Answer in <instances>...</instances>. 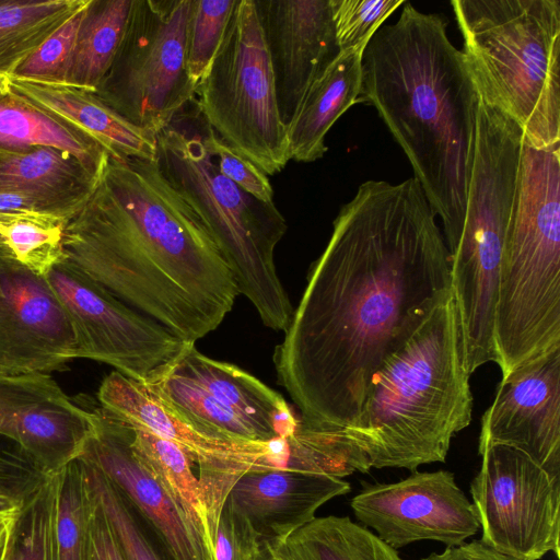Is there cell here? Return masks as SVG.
Listing matches in <instances>:
<instances>
[{
    "label": "cell",
    "instance_id": "1",
    "mask_svg": "<svg viewBox=\"0 0 560 560\" xmlns=\"http://www.w3.org/2000/svg\"><path fill=\"white\" fill-rule=\"evenodd\" d=\"M419 182L362 183L313 262L277 378L303 420L342 430L400 338L452 293L450 256Z\"/></svg>",
    "mask_w": 560,
    "mask_h": 560
},
{
    "label": "cell",
    "instance_id": "2",
    "mask_svg": "<svg viewBox=\"0 0 560 560\" xmlns=\"http://www.w3.org/2000/svg\"><path fill=\"white\" fill-rule=\"evenodd\" d=\"M360 101L406 153L452 246L466 211L478 92L443 14L405 2L395 23L376 30L362 52Z\"/></svg>",
    "mask_w": 560,
    "mask_h": 560
},
{
    "label": "cell",
    "instance_id": "3",
    "mask_svg": "<svg viewBox=\"0 0 560 560\" xmlns=\"http://www.w3.org/2000/svg\"><path fill=\"white\" fill-rule=\"evenodd\" d=\"M469 376L451 293L384 359L345 435L370 469L443 463L452 439L471 421Z\"/></svg>",
    "mask_w": 560,
    "mask_h": 560
},
{
    "label": "cell",
    "instance_id": "4",
    "mask_svg": "<svg viewBox=\"0 0 560 560\" xmlns=\"http://www.w3.org/2000/svg\"><path fill=\"white\" fill-rule=\"evenodd\" d=\"M208 122L196 96L156 133L163 177L200 218L262 324L285 330L293 307L279 279L275 249L287 222L275 202L245 192L218 168L207 142Z\"/></svg>",
    "mask_w": 560,
    "mask_h": 560
},
{
    "label": "cell",
    "instance_id": "5",
    "mask_svg": "<svg viewBox=\"0 0 560 560\" xmlns=\"http://www.w3.org/2000/svg\"><path fill=\"white\" fill-rule=\"evenodd\" d=\"M493 338L502 377L560 349V148L522 140Z\"/></svg>",
    "mask_w": 560,
    "mask_h": 560
},
{
    "label": "cell",
    "instance_id": "6",
    "mask_svg": "<svg viewBox=\"0 0 560 560\" xmlns=\"http://www.w3.org/2000/svg\"><path fill=\"white\" fill-rule=\"evenodd\" d=\"M482 98L537 149L560 142V1L452 0Z\"/></svg>",
    "mask_w": 560,
    "mask_h": 560
},
{
    "label": "cell",
    "instance_id": "7",
    "mask_svg": "<svg viewBox=\"0 0 560 560\" xmlns=\"http://www.w3.org/2000/svg\"><path fill=\"white\" fill-rule=\"evenodd\" d=\"M522 140L520 127L478 93L466 211L457 240L447 247L452 294L465 357L470 361H487L495 354L499 270Z\"/></svg>",
    "mask_w": 560,
    "mask_h": 560
},
{
    "label": "cell",
    "instance_id": "8",
    "mask_svg": "<svg viewBox=\"0 0 560 560\" xmlns=\"http://www.w3.org/2000/svg\"><path fill=\"white\" fill-rule=\"evenodd\" d=\"M102 183L141 246L170 282L207 312L228 315L240 294L205 224L155 160L108 156Z\"/></svg>",
    "mask_w": 560,
    "mask_h": 560
},
{
    "label": "cell",
    "instance_id": "9",
    "mask_svg": "<svg viewBox=\"0 0 560 560\" xmlns=\"http://www.w3.org/2000/svg\"><path fill=\"white\" fill-rule=\"evenodd\" d=\"M198 104L220 140L266 175L289 162L272 70L254 0H236L223 40L197 85Z\"/></svg>",
    "mask_w": 560,
    "mask_h": 560
},
{
    "label": "cell",
    "instance_id": "10",
    "mask_svg": "<svg viewBox=\"0 0 560 560\" xmlns=\"http://www.w3.org/2000/svg\"><path fill=\"white\" fill-rule=\"evenodd\" d=\"M190 7L191 0H135L115 60L94 93L155 135L196 96L186 66Z\"/></svg>",
    "mask_w": 560,
    "mask_h": 560
},
{
    "label": "cell",
    "instance_id": "11",
    "mask_svg": "<svg viewBox=\"0 0 560 560\" xmlns=\"http://www.w3.org/2000/svg\"><path fill=\"white\" fill-rule=\"evenodd\" d=\"M45 278L71 322L77 358L151 384L191 345L119 301L65 257Z\"/></svg>",
    "mask_w": 560,
    "mask_h": 560
},
{
    "label": "cell",
    "instance_id": "12",
    "mask_svg": "<svg viewBox=\"0 0 560 560\" xmlns=\"http://www.w3.org/2000/svg\"><path fill=\"white\" fill-rule=\"evenodd\" d=\"M481 466L470 494L481 541L516 560L559 558L560 477L505 445L480 450Z\"/></svg>",
    "mask_w": 560,
    "mask_h": 560
},
{
    "label": "cell",
    "instance_id": "13",
    "mask_svg": "<svg viewBox=\"0 0 560 560\" xmlns=\"http://www.w3.org/2000/svg\"><path fill=\"white\" fill-rule=\"evenodd\" d=\"M98 405L182 447L198 468L201 500L211 540L229 491L241 475L262 470L267 442H247L214 436L177 417L145 384L117 371L109 373L97 392Z\"/></svg>",
    "mask_w": 560,
    "mask_h": 560
},
{
    "label": "cell",
    "instance_id": "14",
    "mask_svg": "<svg viewBox=\"0 0 560 560\" xmlns=\"http://www.w3.org/2000/svg\"><path fill=\"white\" fill-rule=\"evenodd\" d=\"M350 505L364 527L394 549L420 540L459 546L480 528L472 503L454 474L443 469L366 485Z\"/></svg>",
    "mask_w": 560,
    "mask_h": 560
},
{
    "label": "cell",
    "instance_id": "15",
    "mask_svg": "<svg viewBox=\"0 0 560 560\" xmlns=\"http://www.w3.org/2000/svg\"><path fill=\"white\" fill-rule=\"evenodd\" d=\"M71 322L48 281L0 252V374L67 370Z\"/></svg>",
    "mask_w": 560,
    "mask_h": 560
},
{
    "label": "cell",
    "instance_id": "16",
    "mask_svg": "<svg viewBox=\"0 0 560 560\" xmlns=\"http://www.w3.org/2000/svg\"><path fill=\"white\" fill-rule=\"evenodd\" d=\"M93 433L90 410L48 373L0 374V435L48 477L78 458Z\"/></svg>",
    "mask_w": 560,
    "mask_h": 560
},
{
    "label": "cell",
    "instance_id": "17",
    "mask_svg": "<svg viewBox=\"0 0 560 560\" xmlns=\"http://www.w3.org/2000/svg\"><path fill=\"white\" fill-rule=\"evenodd\" d=\"M494 444L516 448L560 477V349L502 377L481 419L478 452Z\"/></svg>",
    "mask_w": 560,
    "mask_h": 560
},
{
    "label": "cell",
    "instance_id": "18",
    "mask_svg": "<svg viewBox=\"0 0 560 560\" xmlns=\"http://www.w3.org/2000/svg\"><path fill=\"white\" fill-rule=\"evenodd\" d=\"M285 128L313 81L339 55L329 0H254Z\"/></svg>",
    "mask_w": 560,
    "mask_h": 560
},
{
    "label": "cell",
    "instance_id": "19",
    "mask_svg": "<svg viewBox=\"0 0 560 560\" xmlns=\"http://www.w3.org/2000/svg\"><path fill=\"white\" fill-rule=\"evenodd\" d=\"M93 433L82 454L116 485L165 541L176 560H213L152 468L135 447L128 421L102 406L88 408Z\"/></svg>",
    "mask_w": 560,
    "mask_h": 560
},
{
    "label": "cell",
    "instance_id": "20",
    "mask_svg": "<svg viewBox=\"0 0 560 560\" xmlns=\"http://www.w3.org/2000/svg\"><path fill=\"white\" fill-rule=\"evenodd\" d=\"M350 490L342 478L324 474L248 470L234 482L225 502L249 522L261 540L282 541L313 521L323 504Z\"/></svg>",
    "mask_w": 560,
    "mask_h": 560
},
{
    "label": "cell",
    "instance_id": "21",
    "mask_svg": "<svg viewBox=\"0 0 560 560\" xmlns=\"http://www.w3.org/2000/svg\"><path fill=\"white\" fill-rule=\"evenodd\" d=\"M9 93L37 112L90 137L104 148L109 158L156 159V135L132 125L90 91L66 83L10 77Z\"/></svg>",
    "mask_w": 560,
    "mask_h": 560
},
{
    "label": "cell",
    "instance_id": "22",
    "mask_svg": "<svg viewBox=\"0 0 560 560\" xmlns=\"http://www.w3.org/2000/svg\"><path fill=\"white\" fill-rule=\"evenodd\" d=\"M172 368L252 423L266 442L290 434L300 421V413L278 392L234 364L202 354L196 343Z\"/></svg>",
    "mask_w": 560,
    "mask_h": 560
},
{
    "label": "cell",
    "instance_id": "23",
    "mask_svg": "<svg viewBox=\"0 0 560 560\" xmlns=\"http://www.w3.org/2000/svg\"><path fill=\"white\" fill-rule=\"evenodd\" d=\"M362 52H339L310 85L287 127L290 160L307 163L323 158L329 129L347 109L361 103Z\"/></svg>",
    "mask_w": 560,
    "mask_h": 560
},
{
    "label": "cell",
    "instance_id": "24",
    "mask_svg": "<svg viewBox=\"0 0 560 560\" xmlns=\"http://www.w3.org/2000/svg\"><path fill=\"white\" fill-rule=\"evenodd\" d=\"M102 176L65 151L0 144V189H28L86 202Z\"/></svg>",
    "mask_w": 560,
    "mask_h": 560
},
{
    "label": "cell",
    "instance_id": "25",
    "mask_svg": "<svg viewBox=\"0 0 560 560\" xmlns=\"http://www.w3.org/2000/svg\"><path fill=\"white\" fill-rule=\"evenodd\" d=\"M135 0H89L66 84L95 93L122 42Z\"/></svg>",
    "mask_w": 560,
    "mask_h": 560
},
{
    "label": "cell",
    "instance_id": "26",
    "mask_svg": "<svg viewBox=\"0 0 560 560\" xmlns=\"http://www.w3.org/2000/svg\"><path fill=\"white\" fill-rule=\"evenodd\" d=\"M270 542L287 560H404L348 516L315 517L284 540Z\"/></svg>",
    "mask_w": 560,
    "mask_h": 560
},
{
    "label": "cell",
    "instance_id": "27",
    "mask_svg": "<svg viewBox=\"0 0 560 560\" xmlns=\"http://www.w3.org/2000/svg\"><path fill=\"white\" fill-rule=\"evenodd\" d=\"M89 0H0V74L22 63Z\"/></svg>",
    "mask_w": 560,
    "mask_h": 560
},
{
    "label": "cell",
    "instance_id": "28",
    "mask_svg": "<svg viewBox=\"0 0 560 560\" xmlns=\"http://www.w3.org/2000/svg\"><path fill=\"white\" fill-rule=\"evenodd\" d=\"M0 144L65 151L100 175L104 173L109 156L90 137L25 105L10 93L0 101Z\"/></svg>",
    "mask_w": 560,
    "mask_h": 560
},
{
    "label": "cell",
    "instance_id": "29",
    "mask_svg": "<svg viewBox=\"0 0 560 560\" xmlns=\"http://www.w3.org/2000/svg\"><path fill=\"white\" fill-rule=\"evenodd\" d=\"M129 423L132 428L135 447L145 458L166 492L179 508L195 535L212 555L206 510L200 495L198 477L194 472L196 466L190 456L173 442L159 438L138 424Z\"/></svg>",
    "mask_w": 560,
    "mask_h": 560
},
{
    "label": "cell",
    "instance_id": "30",
    "mask_svg": "<svg viewBox=\"0 0 560 560\" xmlns=\"http://www.w3.org/2000/svg\"><path fill=\"white\" fill-rule=\"evenodd\" d=\"M89 490L101 505L126 560H176L128 497L95 465L79 456Z\"/></svg>",
    "mask_w": 560,
    "mask_h": 560
},
{
    "label": "cell",
    "instance_id": "31",
    "mask_svg": "<svg viewBox=\"0 0 560 560\" xmlns=\"http://www.w3.org/2000/svg\"><path fill=\"white\" fill-rule=\"evenodd\" d=\"M70 220L47 213L0 214V252L30 270L46 276L63 256Z\"/></svg>",
    "mask_w": 560,
    "mask_h": 560
},
{
    "label": "cell",
    "instance_id": "32",
    "mask_svg": "<svg viewBox=\"0 0 560 560\" xmlns=\"http://www.w3.org/2000/svg\"><path fill=\"white\" fill-rule=\"evenodd\" d=\"M55 560H88L90 492L80 457L51 476Z\"/></svg>",
    "mask_w": 560,
    "mask_h": 560
},
{
    "label": "cell",
    "instance_id": "33",
    "mask_svg": "<svg viewBox=\"0 0 560 560\" xmlns=\"http://www.w3.org/2000/svg\"><path fill=\"white\" fill-rule=\"evenodd\" d=\"M51 477L16 514L3 560H55Z\"/></svg>",
    "mask_w": 560,
    "mask_h": 560
},
{
    "label": "cell",
    "instance_id": "34",
    "mask_svg": "<svg viewBox=\"0 0 560 560\" xmlns=\"http://www.w3.org/2000/svg\"><path fill=\"white\" fill-rule=\"evenodd\" d=\"M236 0H191L186 33V66L198 85L223 40Z\"/></svg>",
    "mask_w": 560,
    "mask_h": 560
},
{
    "label": "cell",
    "instance_id": "35",
    "mask_svg": "<svg viewBox=\"0 0 560 560\" xmlns=\"http://www.w3.org/2000/svg\"><path fill=\"white\" fill-rule=\"evenodd\" d=\"M340 52L364 49L383 22L404 0H329Z\"/></svg>",
    "mask_w": 560,
    "mask_h": 560
},
{
    "label": "cell",
    "instance_id": "36",
    "mask_svg": "<svg viewBox=\"0 0 560 560\" xmlns=\"http://www.w3.org/2000/svg\"><path fill=\"white\" fill-rule=\"evenodd\" d=\"M88 3L48 37L13 77L37 82L65 83Z\"/></svg>",
    "mask_w": 560,
    "mask_h": 560
},
{
    "label": "cell",
    "instance_id": "37",
    "mask_svg": "<svg viewBox=\"0 0 560 560\" xmlns=\"http://www.w3.org/2000/svg\"><path fill=\"white\" fill-rule=\"evenodd\" d=\"M49 478L15 442L0 435V494L25 502Z\"/></svg>",
    "mask_w": 560,
    "mask_h": 560
},
{
    "label": "cell",
    "instance_id": "38",
    "mask_svg": "<svg viewBox=\"0 0 560 560\" xmlns=\"http://www.w3.org/2000/svg\"><path fill=\"white\" fill-rule=\"evenodd\" d=\"M207 142L219 171L245 192L265 203L273 202V190L267 175L218 138L208 124Z\"/></svg>",
    "mask_w": 560,
    "mask_h": 560
},
{
    "label": "cell",
    "instance_id": "39",
    "mask_svg": "<svg viewBox=\"0 0 560 560\" xmlns=\"http://www.w3.org/2000/svg\"><path fill=\"white\" fill-rule=\"evenodd\" d=\"M261 539L240 513L223 503L213 540V560H255Z\"/></svg>",
    "mask_w": 560,
    "mask_h": 560
},
{
    "label": "cell",
    "instance_id": "40",
    "mask_svg": "<svg viewBox=\"0 0 560 560\" xmlns=\"http://www.w3.org/2000/svg\"><path fill=\"white\" fill-rule=\"evenodd\" d=\"M85 203L28 189H0V214L38 212L71 220Z\"/></svg>",
    "mask_w": 560,
    "mask_h": 560
},
{
    "label": "cell",
    "instance_id": "41",
    "mask_svg": "<svg viewBox=\"0 0 560 560\" xmlns=\"http://www.w3.org/2000/svg\"><path fill=\"white\" fill-rule=\"evenodd\" d=\"M89 492L91 502L88 518V560H126L105 513L90 490Z\"/></svg>",
    "mask_w": 560,
    "mask_h": 560
},
{
    "label": "cell",
    "instance_id": "42",
    "mask_svg": "<svg viewBox=\"0 0 560 560\" xmlns=\"http://www.w3.org/2000/svg\"><path fill=\"white\" fill-rule=\"evenodd\" d=\"M421 560H516L483 544L480 539L447 547L443 552H433Z\"/></svg>",
    "mask_w": 560,
    "mask_h": 560
},
{
    "label": "cell",
    "instance_id": "43",
    "mask_svg": "<svg viewBox=\"0 0 560 560\" xmlns=\"http://www.w3.org/2000/svg\"><path fill=\"white\" fill-rule=\"evenodd\" d=\"M16 515H0V560L5 557L11 530Z\"/></svg>",
    "mask_w": 560,
    "mask_h": 560
},
{
    "label": "cell",
    "instance_id": "44",
    "mask_svg": "<svg viewBox=\"0 0 560 560\" xmlns=\"http://www.w3.org/2000/svg\"><path fill=\"white\" fill-rule=\"evenodd\" d=\"M25 502L0 494V515H16Z\"/></svg>",
    "mask_w": 560,
    "mask_h": 560
},
{
    "label": "cell",
    "instance_id": "45",
    "mask_svg": "<svg viewBox=\"0 0 560 560\" xmlns=\"http://www.w3.org/2000/svg\"><path fill=\"white\" fill-rule=\"evenodd\" d=\"M255 560H287L275 546L267 540H261V546Z\"/></svg>",
    "mask_w": 560,
    "mask_h": 560
},
{
    "label": "cell",
    "instance_id": "46",
    "mask_svg": "<svg viewBox=\"0 0 560 560\" xmlns=\"http://www.w3.org/2000/svg\"><path fill=\"white\" fill-rule=\"evenodd\" d=\"M10 92V77L0 74V101Z\"/></svg>",
    "mask_w": 560,
    "mask_h": 560
}]
</instances>
